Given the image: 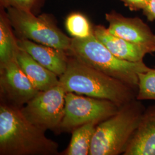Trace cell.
Here are the masks:
<instances>
[{
  "label": "cell",
  "instance_id": "ba28073f",
  "mask_svg": "<svg viewBox=\"0 0 155 155\" xmlns=\"http://www.w3.org/2000/svg\"><path fill=\"white\" fill-rule=\"evenodd\" d=\"M0 92L1 102L20 109L40 91L15 59L0 64Z\"/></svg>",
  "mask_w": 155,
  "mask_h": 155
},
{
  "label": "cell",
  "instance_id": "52a82bcc",
  "mask_svg": "<svg viewBox=\"0 0 155 155\" xmlns=\"http://www.w3.org/2000/svg\"><path fill=\"white\" fill-rule=\"evenodd\" d=\"M66 91L60 84L40 91L20 109L24 117L32 124L44 131L61 133L64 113Z\"/></svg>",
  "mask_w": 155,
  "mask_h": 155
},
{
  "label": "cell",
  "instance_id": "3957f363",
  "mask_svg": "<svg viewBox=\"0 0 155 155\" xmlns=\"http://www.w3.org/2000/svg\"><path fill=\"white\" fill-rule=\"evenodd\" d=\"M67 54L84 64L121 81L137 91L140 72L150 67L143 61L130 62L114 55L93 33L87 38H72Z\"/></svg>",
  "mask_w": 155,
  "mask_h": 155
},
{
  "label": "cell",
  "instance_id": "8992f818",
  "mask_svg": "<svg viewBox=\"0 0 155 155\" xmlns=\"http://www.w3.org/2000/svg\"><path fill=\"white\" fill-rule=\"evenodd\" d=\"M120 107L109 100L67 92L61 133L72 132L76 128L89 122L101 123L115 114Z\"/></svg>",
  "mask_w": 155,
  "mask_h": 155
},
{
  "label": "cell",
  "instance_id": "9c48e42d",
  "mask_svg": "<svg viewBox=\"0 0 155 155\" xmlns=\"http://www.w3.org/2000/svg\"><path fill=\"white\" fill-rule=\"evenodd\" d=\"M108 31L111 34L137 45L148 54L155 52V34L139 17H127L114 11L106 13Z\"/></svg>",
  "mask_w": 155,
  "mask_h": 155
},
{
  "label": "cell",
  "instance_id": "7a4b0ae2",
  "mask_svg": "<svg viewBox=\"0 0 155 155\" xmlns=\"http://www.w3.org/2000/svg\"><path fill=\"white\" fill-rule=\"evenodd\" d=\"M59 79L66 93L109 100L118 106L136 99L137 92L125 83L69 55L66 70Z\"/></svg>",
  "mask_w": 155,
  "mask_h": 155
},
{
  "label": "cell",
  "instance_id": "6da1fadb",
  "mask_svg": "<svg viewBox=\"0 0 155 155\" xmlns=\"http://www.w3.org/2000/svg\"><path fill=\"white\" fill-rule=\"evenodd\" d=\"M22 115L20 109L1 102L0 155H59V145Z\"/></svg>",
  "mask_w": 155,
  "mask_h": 155
},
{
  "label": "cell",
  "instance_id": "9a60e30c",
  "mask_svg": "<svg viewBox=\"0 0 155 155\" xmlns=\"http://www.w3.org/2000/svg\"><path fill=\"white\" fill-rule=\"evenodd\" d=\"M99 124L95 121L89 122L74 129L68 147L60 155H89L92 139Z\"/></svg>",
  "mask_w": 155,
  "mask_h": 155
},
{
  "label": "cell",
  "instance_id": "5bb4252c",
  "mask_svg": "<svg viewBox=\"0 0 155 155\" xmlns=\"http://www.w3.org/2000/svg\"><path fill=\"white\" fill-rule=\"evenodd\" d=\"M4 8L0 13V64L17 59L20 48Z\"/></svg>",
  "mask_w": 155,
  "mask_h": 155
},
{
  "label": "cell",
  "instance_id": "ffe728a7",
  "mask_svg": "<svg viewBox=\"0 0 155 155\" xmlns=\"http://www.w3.org/2000/svg\"><path fill=\"white\" fill-rule=\"evenodd\" d=\"M143 13L148 21H155V0H150L148 5L143 10Z\"/></svg>",
  "mask_w": 155,
  "mask_h": 155
},
{
  "label": "cell",
  "instance_id": "2e32d148",
  "mask_svg": "<svg viewBox=\"0 0 155 155\" xmlns=\"http://www.w3.org/2000/svg\"><path fill=\"white\" fill-rule=\"evenodd\" d=\"M66 28L73 38L84 39L93 33L92 27L87 17L79 13H72L67 17Z\"/></svg>",
  "mask_w": 155,
  "mask_h": 155
},
{
  "label": "cell",
  "instance_id": "7c38bea8",
  "mask_svg": "<svg viewBox=\"0 0 155 155\" xmlns=\"http://www.w3.org/2000/svg\"><path fill=\"white\" fill-rule=\"evenodd\" d=\"M94 36L118 58L130 61H143L148 52L137 45L111 34L105 27L98 25L93 27Z\"/></svg>",
  "mask_w": 155,
  "mask_h": 155
},
{
  "label": "cell",
  "instance_id": "5b68a950",
  "mask_svg": "<svg viewBox=\"0 0 155 155\" xmlns=\"http://www.w3.org/2000/svg\"><path fill=\"white\" fill-rule=\"evenodd\" d=\"M7 15L18 39H27L67 53L72 38L57 27L53 20L45 15L36 16L32 12L7 9Z\"/></svg>",
  "mask_w": 155,
  "mask_h": 155
},
{
  "label": "cell",
  "instance_id": "30bf717a",
  "mask_svg": "<svg viewBox=\"0 0 155 155\" xmlns=\"http://www.w3.org/2000/svg\"><path fill=\"white\" fill-rule=\"evenodd\" d=\"M123 155H155V104L145 108Z\"/></svg>",
  "mask_w": 155,
  "mask_h": 155
},
{
  "label": "cell",
  "instance_id": "4fadbf2b",
  "mask_svg": "<svg viewBox=\"0 0 155 155\" xmlns=\"http://www.w3.org/2000/svg\"><path fill=\"white\" fill-rule=\"evenodd\" d=\"M17 60L22 71L39 91L47 90L59 84L57 75L41 65L25 51L20 50Z\"/></svg>",
  "mask_w": 155,
  "mask_h": 155
},
{
  "label": "cell",
  "instance_id": "277c9868",
  "mask_svg": "<svg viewBox=\"0 0 155 155\" xmlns=\"http://www.w3.org/2000/svg\"><path fill=\"white\" fill-rule=\"evenodd\" d=\"M145 108L141 101L136 99L121 106L115 114L100 123L89 155H123Z\"/></svg>",
  "mask_w": 155,
  "mask_h": 155
},
{
  "label": "cell",
  "instance_id": "e0dca14e",
  "mask_svg": "<svg viewBox=\"0 0 155 155\" xmlns=\"http://www.w3.org/2000/svg\"><path fill=\"white\" fill-rule=\"evenodd\" d=\"M139 83L136 100L155 101V67L138 74Z\"/></svg>",
  "mask_w": 155,
  "mask_h": 155
},
{
  "label": "cell",
  "instance_id": "8fae6325",
  "mask_svg": "<svg viewBox=\"0 0 155 155\" xmlns=\"http://www.w3.org/2000/svg\"><path fill=\"white\" fill-rule=\"evenodd\" d=\"M17 42L20 49L59 77L66 71L68 61L66 52L27 39H18Z\"/></svg>",
  "mask_w": 155,
  "mask_h": 155
},
{
  "label": "cell",
  "instance_id": "ac0fdd59",
  "mask_svg": "<svg viewBox=\"0 0 155 155\" xmlns=\"http://www.w3.org/2000/svg\"><path fill=\"white\" fill-rule=\"evenodd\" d=\"M38 1L39 0H0V5L1 8L4 9L13 8L33 12Z\"/></svg>",
  "mask_w": 155,
  "mask_h": 155
},
{
  "label": "cell",
  "instance_id": "d6986e66",
  "mask_svg": "<svg viewBox=\"0 0 155 155\" xmlns=\"http://www.w3.org/2000/svg\"><path fill=\"white\" fill-rule=\"evenodd\" d=\"M132 11L143 10L148 5L150 0H119Z\"/></svg>",
  "mask_w": 155,
  "mask_h": 155
}]
</instances>
